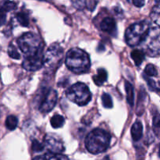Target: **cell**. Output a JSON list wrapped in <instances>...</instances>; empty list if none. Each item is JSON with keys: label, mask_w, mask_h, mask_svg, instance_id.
I'll list each match as a JSON object with an SVG mask.
<instances>
[{"label": "cell", "mask_w": 160, "mask_h": 160, "mask_svg": "<svg viewBox=\"0 0 160 160\" xmlns=\"http://www.w3.org/2000/svg\"><path fill=\"white\" fill-rule=\"evenodd\" d=\"M65 62L70 71L78 74L86 73L91 67L88 54L78 48H73L67 52Z\"/></svg>", "instance_id": "cell-1"}, {"label": "cell", "mask_w": 160, "mask_h": 160, "mask_svg": "<svg viewBox=\"0 0 160 160\" xmlns=\"http://www.w3.org/2000/svg\"><path fill=\"white\" fill-rule=\"evenodd\" d=\"M111 135L103 129L96 128L88 133L85 138V147L89 152L99 154L106 152L109 147Z\"/></svg>", "instance_id": "cell-2"}, {"label": "cell", "mask_w": 160, "mask_h": 160, "mask_svg": "<svg viewBox=\"0 0 160 160\" xmlns=\"http://www.w3.org/2000/svg\"><path fill=\"white\" fill-rule=\"evenodd\" d=\"M17 45L26 57L35 56L43 52L42 39L34 33L28 32L20 36L17 39Z\"/></svg>", "instance_id": "cell-3"}, {"label": "cell", "mask_w": 160, "mask_h": 160, "mask_svg": "<svg viewBox=\"0 0 160 160\" xmlns=\"http://www.w3.org/2000/svg\"><path fill=\"white\" fill-rule=\"evenodd\" d=\"M151 28L148 20H142L131 25L125 32V41L129 46L140 45Z\"/></svg>", "instance_id": "cell-4"}, {"label": "cell", "mask_w": 160, "mask_h": 160, "mask_svg": "<svg viewBox=\"0 0 160 160\" xmlns=\"http://www.w3.org/2000/svg\"><path fill=\"white\" fill-rule=\"evenodd\" d=\"M66 95L70 101L80 106H86L92 99V93L84 83L78 82L73 84L66 92Z\"/></svg>", "instance_id": "cell-5"}, {"label": "cell", "mask_w": 160, "mask_h": 160, "mask_svg": "<svg viewBox=\"0 0 160 160\" xmlns=\"http://www.w3.org/2000/svg\"><path fill=\"white\" fill-rule=\"evenodd\" d=\"M142 45L145 54L151 57H155L160 55V29L157 28H151L146 34Z\"/></svg>", "instance_id": "cell-6"}, {"label": "cell", "mask_w": 160, "mask_h": 160, "mask_svg": "<svg viewBox=\"0 0 160 160\" xmlns=\"http://www.w3.org/2000/svg\"><path fill=\"white\" fill-rule=\"evenodd\" d=\"M63 48L59 44L52 45L43 56V66L47 70L55 71L62 63L63 58Z\"/></svg>", "instance_id": "cell-7"}, {"label": "cell", "mask_w": 160, "mask_h": 160, "mask_svg": "<svg viewBox=\"0 0 160 160\" xmlns=\"http://www.w3.org/2000/svg\"><path fill=\"white\" fill-rule=\"evenodd\" d=\"M58 94L56 90L49 88L45 93L41 104L39 106V110L42 113H47L53 109L57 103Z\"/></svg>", "instance_id": "cell-8"}, {"label": "cell", "mask_w": 160, "mask_h": 160, "mask_svg": "<svg viewBox=\"0 0 160 160\" xmlns=\"http://www.w3.org/2000/svg\"><path fill=\"white\" fill-rule=\"evenodd\" d=\"M44 146L49 151V152L55 154H61L65 151V146L59 138L53 134H48L45 136L44 140Z\"/></svg>", "instance_id": "cell-9"}, {"label": "cell", "mask_w": 160, "mask_h": 160, "mask_svg": "<svg viewBox=\"0 0 160 160\" xmlns=\"http://www.w3.org/2000/svg\"><path fill=\"white\" fill-rule=\"evenodd\" d=\"M22 66L28 71H36L40 70L43 66V54L39 53L35 56L26 57Z\"/></svg>", "instance_id": "cell-10"}, {"label": "cell", "mask_w": 160, "mask_h": 160, "mask_svg": "<svg viewBox=\"0 0 160 160\" xmlns=\"http://www.w3.org/2000/svg\"><path fill=\"white\" fill-rule=\"evenodd\" d=\"M100 28L102 31H105V32L113 34L117 31L115 20L111 17H106V18L103 19L102 21L100 23Z\"/></svg>", "instance_id": "cell-11"}, {"label": "cell", "mask_w": 160, "mask_h": 160, "mask_svg": "<svg viewBox=\"0 0 160 160\" xmlns=\"http://www.w3.org/2000/svg\"><path fill=\"white\" fill-rule=\"evenodd\" d=\"M143 135V125L141 121H136L131 128V137L134 142L140 140Z\"/></svg>", "instance_id": "cell-12"}, {"label": "cell", "mask_w": 160, "mask_h": 160, "mask_svg": "<svg viewBox=\"0 0 160 160\" xmlns=\"http://www.w3.org/2000/svg\"><path fill=\"white\" fill-rule=\"evenodd\" d=\"M108 78V74L107 72H106V70L101 68L98 69L97 70V74H95V76L93 77L94 82L95 83V84H97L98 86H101L107 81Z\"/></svg>", "instance_id": "cell-13"}, {"label": "cell", "mask_w": 160, "mask_h": 160, "mask_svg": "<svg viewBox=\"0 0 160 160\" xmlns=\"http://www.w3.org/2000/svg\"><path fill=\"white\" fill-rule=\"evenodd\" d=\"M125 90L127 92V100L131 107L134 105V92L133 85L128 81H125Z\"/></svg>", "instance_id": "cell-14"}, {"label": "cell", "mask_w": 160, "mask_h": 160, "mask_svg": "<svg viewBox=\"0 0 160 160\" xmlns=\"http://www.w3.org/2000/svg\"><path fill=\"white\" fill-rule=\"evenodd\" d=\"M131 58L134 61V63L136 66H140L142 63L145 57V53L143 50L135 49L131 52Z\"/></svg>", "instance_id": "cell-15"}, {"label": "cell", "mask_w": 160, "mask_h": 160, "mask_svg": "<svg viewBox=\"0 0 160 160\" xmlns=\"http://www.w3.org/2000/svg\"><path fill=\"white\" fill-rule=\"evenodd\" d=\"M50 123H51L52 127L53 128H62V126L65 123V119L62 116L59 115H54L51 118V120H50Z\"/></svg>", "instance_id": "cell-16"}, {"label": "cell", "mask_w": 160, "mask_h": 160, "mask_svg": "<svg viewBox=\"0 0 160 160\" xmlns=\"http://www.w3.org/2000/svg\"><path fill=\"white\" fill-rule=\"evenodd\" d=\"M18 124V119L17 117L13 115H10L6 118V127L9 131H13L17 128Z\"/></svg>", "instance_id": "cell-17"}, {"label": "cell", "mask_w": 160, "mask_h": 160, "mask_svg": "<svg viewBox=\"0 0 160 160\" xmlns=\"http://www.w3.org/2000/svg\"><path fill=\"white\" fill-rule=\"evenodd\" d=\"M152 20L156 24L160 27V6H155L152 8L151 11V14H150Z\"/></svg>", "instance_id": "cell-18"}, {"label": "cell", "mask_w": 160, "mask_h": 160, "mask_svg": "<svg viewBox=\"0 0 160 160\" xmlns=\"http://www.w3.org/2000/svg\"><path fill=\"white\" fill-rule=\"evenodd\" d=\"M17 20L18 23L23 27H28L29 25V17L25 12H20L17 14Z\"/></svg>", "instance_id": "cell-19"}, {"label": "cell", "mask_w": 160, "mask_h": 160, "mask_svg": "<svg viewBox=\"0 0 160 160\" xmlns=\"http://www.w3.org/2000/svg\"><path fill=\"white\" fill-rule=\"evenodd\" d=\"M43 160H69L68 157L62 154H55V153L48 152L45 156H42Z\"/></svg>", "instance_id": "cell-20"}, {"label": "cell", "mask_w": 160, "mask_h": 160, "mask_svg": "<svg viewBox=\"0 0 160 160\" xmlns=\"http://www.w3.org/2000/svg\"><path fill=\"white\" fill-rule=\"evenodd\" d=\"M102 102L103 106L106 109H111L112 108V100L110 95L107 93H104L102 95Z\"/></svg>", "instance_id": "cell-21"}, {"label": "cell", "mask_w": 160, "mask_h": 160, "mask_svg": "<svg viewBox=\"0 0 160 160\" xmlns=\"http://www.w3.org/2000/svg\"><path fill=\"white\" fill-rule=\"evenodd\" d=\"M8 54L10 56L12 59H20V53L17 51V48L14 46L13 45L10 44L9 45V48H8Z\"/></svg>", "instance_id": "cell-22"}, {"label": "cell", "mask_w": 160, "mask_h": 160, "mask_svg": "<svg viewBox=\"0 0 160 160\" xmlns=\"http://www.w3.org/2000/svg\"><path fill=\"white\" fill-rule=\"evenodd\" d=\"M145 75L148 77H156L158 75V71L154 65L152 64H148L145 69Z\"/></svg>", "instance_id": "cell-23"}, {"label": "cell", "mask_w": 160, "mask_h": 160, "mask_svg": "<svg viewBox=\"0 0 160 160\" xmlns=\"http://www.w3.org/2000/svg\"><path fill=\"white\" fill-rule=\"evenodd\" d=\"M145 79H146L147 84H148V86L150 90L155 92H160V87L154 80L151 79V78H148L146 77H145Z\"/></svg>", "instance_id": "cell-24"}, {"label": "cell", "mask_w": 160, "mask_h": 160, "mask_svg": "<svg viewBox=\"0 0 160 160\" xmlns=\"http://www.w3.org/2000/svg\"><path fill=\"white\" fill-rule=\"evenodd\" d=\"M1 7L6 12H9V11H12L13 10V9H15L16 7H17V6H16V3L13 2L7 1V2H5Z\"/></svg>", "instance_id": "cell-25"}, {"label": "cell", "mask_w": 160, "mask_h": 160, "mask_svg": "<svg viewBox=\"0 0 160 160\" xmlns=\"http://www.w3.org/2000/svg\"><path fill=\"white\" fill-rule=\"evenodd\" d=\"M32 150L34 152H40L43 151V149L45 148V146L44 145L41 144L38 141L34 140L32 142Z\"/></svg>", "instance_id": "cell-26"}, {"label": "cell", "mask_w": 160, "mask_h": 160, "mask_svg": "<svg viewBox=\"0 0 160 160\" xmlns=\"http://www.w3.org/2000/svg\"><path fill=\"white\" fill-rule=\"evenodd\" d=\"M152 123L155 129H160V113H156L154 116Z\"/></svg>", "instance_id": "cell-27"}, {"label": "cell", "mask_w": 160, "mask_h": 160, "mask_svg": "<svg viewBox=\"0 0 160 160\" xmlns=\"http://www.w3.org/2000/svg\"><path fill=\"white\" fill-rule=\"evenodd\" d=\"M72 3L78 9H83L84 7H87V2L85 1H74Z\"/></svg>", "instance_id": "cell-28"}, {"label": "cell", "mask_w": 160, "mask_h": 160, "mask_svg": "<svg viewBox=\"0 0 160 160\" xmlns=\"http://www.w3.org/2000/svg\"><path fill=\"white\" fill-rule=\"evenodd\" d=\"M6 20V12L2 9V8L0 7V27L5 24Z\"/></svg>", "instance_id": "cell-29"}, {"label": "cell", "mask_w": 160, "mask_h": 160, "mask_svg": "<svg viewBox=\"0 0 160 160\" xmlns=\"http://www.w3.org/2000/svg\"><path fill=\"white\" fill-rule=\"evenodd\" d=\"M132 2L137 7H142L145 3V1H143V0H134Z\"/></svg>", "instance_id": "cell-30"}, {"label": "cell", "mask_w": 160, "mask_h": 160, "mask_svg": "<svg viewBox=\"0 0 160 160\" xmlns=\"http://www.w3.org/2000/svg\"><path fill=\"white\" fill-rule=\"evenodd\" d=\"M159 156L160 158V144H159Z\"/></svg>", "instance_id": "cell-31"}]
</instances>
